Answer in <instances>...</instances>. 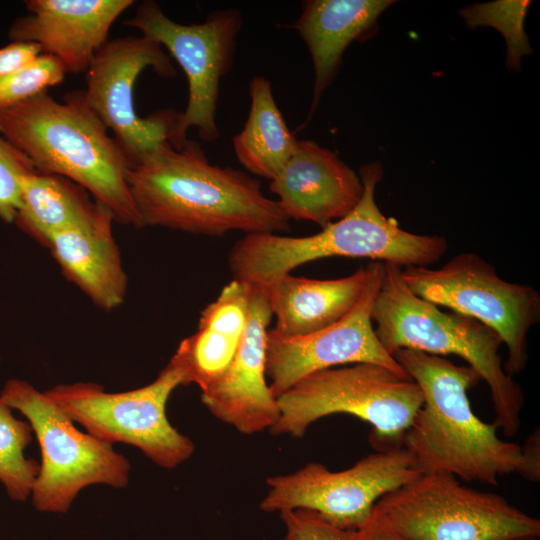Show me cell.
<instances>
[{"label":"cell","instance_id":"1","mask_svg":"<svg viewBox=\"0 0 540 540\" xmlns=\"http://www.w3.org/2000/svg\"><path fill=\"white\" fill-rule=\"evenodd\" d=\"M393 357L423 396L402 440L422 473H446L485 484H497L500 477L512 473L539 480V431L520 446L502 440L494 423L478 418L468 390L481 379L471 367L406 348Z\"/></svg>","mask_w":540,"mask_h":540},{"label":"cell","instance_id":"2","mask_svg":"<svg viewBox=\"0 0 540 540\" xmlns=\"http://www.w3.org/2000/svg\"><path fill=\"white\" fill-rule=\"evenodd\" d=\"M128 185L142 226L222 237L289 231L277 200L248 173L211 164L193 140L176 149L164 143L134 164Z\"/></svg>","mask_w":540,"mask_h":540},{"label":"cell","instance_id":"3","mask_svg":"<svg viewBox=\"0 0 540 540\" xmlns=\"http://www.w3.org/2000/svg\"><path fill=\"white\" fill-rule=\"evenodd\" d=\"M107 130L81 90L67 93L62 102L45 91L0 111V135L38 173L73 181L114 220L143 228L128 185L132 163Z\"/></svg>","mask_w":540,"mask_h":540},{"label":"cell","instance_id":"4","mask_svg":"<svg viewBox=\"0 0 540 540\" xmlns=\"http://www.w3.org/2000/svg\"><path fill=\"white\" fill-rule=\"evenodd\" d=\"M359 176L363 184L359 203L320 232L301 237L254 233L236 241L228 256L233 279L268 288L298 266L328 257L368 258L400 267H428L440 260L448 249L444 237L408 232L378 207L375 191L382 166L364 164Z\"/></svg>","mask_w":540,"mask_h":540},{"label":"cell","instance_id":"5","mask_svg":"<svg viewBox=\"0 0 540 540\" xmlns=\"http://www.w3.org/2000/svg\"><path fill=\"white\" fill-rule=\"evenodd\" d=\"M383 276L375 296L371 319L383 348L393 356L399 349L429 354L457 355L464 359L489 387L494 424L507 437L521 426L524 395L521 386L506 373L499 354L500 336L478 320L415 295L404 283L401 268L383 263Z\"/></svg>","mask_w":540,"mask_h":540},{"label":"cell","instance_id":"6","mask_svg":"<svg viewBox=\"0 0 540 540\" xmlns=\"http://www.w3.org/2000/svg\"><path fill=\"white\" fill-rule=\"evenodd\" d=\"M280 415L269 430L301 438L317 420L348 414L372 425L370 441L379 451L402 448L405 431L423 402L410 378L373 363L315 372L277 398Z\"/></svg>","mask_w":540,"mask_h":540},{"label":"cell","instance_id":"7","mask_svg":"<svg viewBox=\"0 0 540 540\" xmlns=\"http://www.w3.org/2000/svg\"><path fill=\"white\" fill-rule=\"evenodd\" d=\"M374 510L412 540H537L540 521L496 493L423 473L384 495Z\"/></svg>","mask_w":540,"mask_h":540},{"label":"cell","instance_id":"8","mask_svg":"<svg viewBox=\"0 0 540 540\" xmlns=\"http://www.w3.org/2000/svg\"><path fill=\"white\" fill-rule=\"evenodd\" d=\"M187 373L173 355L151 383L110 393L93 382L59 384L46 394L88 434L113 445L140 449L156 465L172 469L195 451L192 440L169 422L166 405L172 392L186 385Z\"/></svg>","mask_w":540,"mask_h":540},{"label":"cell","instance_id":"9","mask_svg":"<svg viewBox=\"0 0 540 540\" xmlns=\"http://www.w3.org/2000/svg\"><path fill=\"white\" fill-rule=\"evenodd\" d=\"M0 398L27 418L39 442L40 470L31 493L38 510L65 512L78 493L92 484L127 486L129 460L111 444L79 431L46 392L11 379Z\"/></svg>","mask_w":540,"mask_h":540},{"label":"cell","instance_id":"10","mask_svg":"<svg viewBox=\"0 0 540 540\" xmlns=\"http://www.w3.org/2000/svg\"><path fill=\"white\" fill-rule=\"evenodd\" d=\"M401 276L418 297L494 330L507 348L508 375L525 369L528 333L540 321V294L535 288L502 279L492 264L474 252L459 253L437 269L406 266Z\"/></svg>","mask_w":540,"mask_h":540},{"label":"cell","instance_id":"11","mask_svg":"<svg viewBox=\"0 0 540 540\" xmlns=\"http://www.w3.org/2000/svg\"><path fill=\"white\" fill-rule=\"evenodd\" d=\"M147 68L164 78L176 75L162 46L141 35L108 40L97 50L86 70V101L113 132L132 166L164 143L179 149V112L161 109L141 117L135 111V83Z\"/></svg>","mask_w":540,"mask_h":540},{"label":"cell","instance_id":"12","mask_svg":"<svg viewBox=\"0 0 540 540\" xmlns=\"http://www.w3.org/2000/svg\"><path fill=\"white\" fill-rule=\"evenodd\" d=\"M421 474L403 447L366 455L341 471L310 462L292 473L267 478L268 489L259 506L267 513L311 510L340 529L354 531L370 518L384 495Z\"/></svg>","mask_w":540,"mask_h":540},{"label":"cell","instance_id":"13","mask_svg":"<svg viewBox=\"0 0 540 540\" xmlns=\"http://www.w3.org/2000/svg\"><path fill=\"white\" fill-rule=\"evenodd\" d=\"M123 24L164 46L186 75L188 102L186 109L180 112L179 147L187 142L186 133L190 128H196L204 141L217 140L220 81L233 65L242 27L240 11L217 10L208 14L203 23L184 25L170 19L156 2L145 0Z\"/></svg>","mask_w":540,"mask_h":540},{"label":"cell","instance_id":"14","mask_svg":"<svg viewBox=\"0 0 540 540\" xmlns=\"http://www.w3.org/2000/svg\"><path fill=\"white\" fill-rule=\"evenodd\" d=\"M360 298L339 321L317 332L287 336L268 330L266 376L278 398L298 381L318 371L355 363H373L409 377L377 339L371 319L372 305L380 288L383 263L370 261Z\"/></svg>","mask_w":540,"mask_h":540},{"label":"cell","instance_id":"15","mask_svg":"<svg viewBox=\"0 0 540 540\" xmlns=\"http://www.w3.org/2000/svg\"><path fill=\"white\" fill-rule=\"evenodd\" d=\"M247 286L248 322L240 346L224 375L201 392V400L218 420L253 435L269 431L280 410L266 380L267 328L273 317L268 288Z\"/></svg>","mask_w":540,"mask_h":540},{"label":"cell","instance_id":"16","mask_svg":"<svg viewBox=\"0 0 540 540\" xmlns=\"http://www.w3.org/2000/svg\"><path fill=\"white\" fill-rule=\"evenodd\" d=\"M133 0H28V15L10 29L12 42H32L58 58L67 73L86 72L112 24Z\"/></svg>","mask_w":540,"mask_h":540},{"label":"cell","instance_id":"17","mask_svg":"<svg viewBox=\"0 0 540 540\" xmlns=\"http://www.w3.org/2000/svg\"><path fill=\"white\" fill-rule=\"evenodd\" d=\"M269 190L291 220L310 221L322 228L341 219L363 194L360 176L327 148L313 140H297L295 150Z\"/></svg>","mask_w":540,"mask_h":540},{"label":"cell","instance_id":"18","mask_svg":"<svg viewBox=\"0 0 540 540\" xmlns=\"http://www.w3.org/2000/svg\"><path fill=\"white\" fill-rule=\"evenodd\" d=\"M113 220L103 207L93 219L53 234L46 243L64 276L105 311L119 307L127 291Z\"/></svg>","mask_w":540,"mask_h":540},{"label":"cell","instance_id":"19","mask_svg":"<svg viewBox=\"0 0 540 540\" xmlns=\"http://www.w3.org/2000/svg\"><path fill=\"white\" fill-rule=\"evenodd\" d=\"M390 0H307L294 23L312 59L315 80L312 115L324 91L338 73L342 57L353 41L368 38ZM309 115V117H310Z\"/></svg>","mask_w":540,"mask_h":540},{"label":"cell","instance_id":"20","mask_svg":"<svg viewBox=\"0 0 540 540\" xmlns=\"http://www.w3.org/2000/svg\"><path fill=\"white\" fill-rule=\"evenodd\" d=\"M248 308V286L235 279L204 308L196 332L174 353L186 369V385L196 384L203 392L224 375L244 336Z\"/></svg>","mask_w":540,"mask_h":540},{"label":"cell","instance_id":"21","mask_svg":"<svg viewBox=\"0 0 540 540\" xmlns=\"http://www.w3.org/2000/svg\"><path fill=\"white\" fill-rule=\"evenodd\" d=\"M368 277L360 267L337 279L283 275L268 287L275 331L300 336L322 330L343 318L357 303Z\"/></svg>","mask_w":540,"mask_h":540},{"label":"cell","instance_id":"22","mask_svg":"<svg viewBox=\"0 0 540 540\" xmlns=\"http://www.w3.org/2000/svg\"><path fill=\"white\" fill-rule=\"evenodd\" d=\"M103 207L73 181L36 172L22 180L14 222L46 246L53 234L93 219Z\"/></svg>","mask_w":540,"mask_h":540},{"label":"cell","instance_id":"23","mask_svg":"<svg viewBox=\"0 0 540 540\" xmlns=\"http://www.w3.org/2000/svg\"><path fill=\"white\" fill-rule=\"evenodd\" d=\"M250 110L233 138L238 161L251 174L272 180L292 156L297 140L278 108L270 81L255 76L249 83Z\"/></svg>","mask_w":540,"mask_h":540},{"label":"cell","instance_id":"24","mask_svg":"<svg viewBox=\"0 0 540 540\" xmlns=\"http://www.w3.org/2000/svg\"><path fill=\"white\" fill-rule=\"evenodd\" d=\"M29 422L16 419L0 398V482L9 497L24 501L32 493L40 464L27 459L24 450L32 441Z\"/></svg>","mask_w":540,"mask_h":540},{"label":"cell","instance_id":"25","mask_svg":"<svg viewBox=\"0 0 540 540\" xmlns=\"http://www.w3.org/2000/svg\"><path fill=\"white\" fill-rule=\"evenodd\" d=\"M530 1H496L477 4L460 13L469 27L489 25L498 29L507 43V66L520 67V59L530 53L529 41L523 29V21Z\"/></svg>","mask_w":540,"mask_h":540},{"label":"cell","instance_id":"26","mask_svg":"<svg viewBox=\"0 0 540 540\" xmlns=\"http://www.w3.org/2000/svg\"><path fill=\"white\" fill-rule=\"evenodd\" d=\"M66 73L58 58L41 53L30 64L0 78V111L60 84Z\"/></svg>","mask_w":540,"mask_h":540},{"label":"cell","instance_id":"27","mask_svg":"<svg viewBox=\"0 0 540 540\" xmlns=\"http://www.w3.org/2000/svg\"><path fill=\"white\" fill-rule=\"evenodd\" d=\"M36 172L31 160L0 135V218L3 221L14 222L22 180Z\"/></svg>","mask_w":540,"mask_h":540},{"label":"cell","instance_id":"28","mask_svg":"<svg viewBox=\"0 0 540 540\" xmlns=\"http://www.w3.org/2000/svg\"><path fill=\"white\" fill-rule=\"evenodd\" d=\"M284 525L283 540H351V532L340 529L318 513L306 509L279 513Z\"/></svg>","mask_w":540,"mask_h":540},{"label":"cell","instance_id":"29","mask_svg":"<svg viewBox=\"0 0 540 540\" xmlns=\"http://www.w3.org/2000/svg\"><path fill=\"white\" fill-rule=\"evenodd\" d=\"M41 53L40 46L32 42H11L0 48V78L30 64Z\"/></svg>","mask_w":540,"mask_h":540},{"label":"cell","instance_id":"30","mask_svg":"<svg viewBox=\"0 0 540 540\" xmlns=\"http://www.w3.org/2000/svg\"><path fill=\"white\" fill-rule=\"evenodd\" d=\"M351 540H412L390 526L375 510L358 529L351 532Z\"/></svg>","mask_w":540,"mask_h":540},{"label":"cell","instance_id":"31","mask_svg":"<svg viewBox=\"0 0 540 540\" xmlns=\"http://www.w3.org/2000/svg\"><path fill=\"white\" fill-rule=\"evenodd\" d=\"M0 360H1V357H0Z\"/></svg>","mask_w":540,"mask_h":540}]
</instances>
